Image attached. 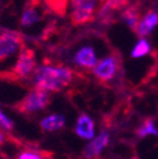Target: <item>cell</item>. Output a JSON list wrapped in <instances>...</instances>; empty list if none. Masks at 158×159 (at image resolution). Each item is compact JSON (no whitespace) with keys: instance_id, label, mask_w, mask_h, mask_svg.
<instances>
[{"instance_id":"obj_19","label":"cell","mask_w":158,"mask_h":159,"mask_svg":"<svg viewBox=\"0 0 158 159\" xmlns=\"http://www.w3.org/2000/svg\"><path fill=\"white\" fill-rule=\"evenodd\" d=\"M132 159H138V158H132Z\"/></svg>"},{"instance_id":"obj_14","label":"cell","mask_w":158,"mask_h":159,"mask_svg":"<svg viewBox=\"0 0 158 159\" xmlns=\"http://www.w3.org/2000/svg\"><path fill=\"white\" fill-rule=\"evenodd\" d=\"M137 135L141 139H144L147 136H158V128L156 125V121L153 117H148L142 123V125L137 129Z\"/></svg>"},{"instance_id":"obj_1","label":"cell","mask_w":158,"mask_h":159,"mask_svg":"<svg viewBox=\"0 0 158 159\" xmlns=\"http://www.w3.org/2000/svg\"><path fill=\"white\" fill-rule=\"evenodd\" d=\"M73 80V72L71 68L63 65L44 62L39 65L33 76L32 81L37 90L44 92H58L66 89Z\"/></svg>"},{"instance_id":"obj_2","label":"cell","mask_w":158,"mask_h":159,"mask_svg":"<svg viewBox=\"0 0 158 159\" xmlns=\"http://www.w3.org/2000/svg\"><path fill=\"white\" fill-rule=\"evenodd\" d=\"M70 18L73 24H87L97 14L99 0H68Z\"/></svg>"},{"instance_id":"obj_6","label":"cell","mask_w":158,"mask_h":159,"mask_svg":"<svg viewBox=\"0 0 158 159\" xmlns=\"http://www.w3.org/2000/svg\"><path fill=\"white\" fill-rule=\"evenodd\" d=\"M49 104V95L41 90H32L29 91L23 100L19 104V110L24 114H33L37 111H42Z\"/></svg>"},{"instance_id":"obj_18","label":"cell","mask_w":158,"mask_h":159,"mask_svg":"<svg viewBox=\"0 0 158 159\" xmlns=\"http://www.w3.org/2000/svg\"><path fill=\"white\" fill-rule=\"evenodd\" d=\"M2 142H3V133L0 131V143H2Z\"/></svg>"},{"instance_id":"obj_5","label":"cell","mask_w":158,"mask_h":159,"mask_svg":"<svg viewBox=\"0 0 158 159\" xmlns=\"http://www.w3.org/2000/svg\"><path fill=\"white\" fill-rule=\"evenodd\" d=\"M23 48V41L14 32H0V63L18 56Z\"/></svg>"},{"instance_id":"obj_12","label":"cell","mask_w":158,"mask_h":159,"mask_svg":"<svg viewBox=\"0 0 158 159\" xmlns=\"http://www.w3.org/2000/svg\"><path fill=\"white\" fill-rule=\"evenodd\" d=\"M66 124V119L61 114H51L44 116L41 120V128L44 131H57L61 130Z\"/></svg>"},{"instance_id":"obj_10","label":"cell","mask_w":158,"mask_h":159,"mask_svg":"<svg viewBox=\"0 0 158 159\" xmlns=\"http://www.w3.org/2000/svg\"><path fill=\"white\" fill-rule=\"evenodd\" d=\"M41 19H42L41 8L35 3H28L21 15V25L24 28H30L38 24L41 22Z\"/></svg>"},{"instance_id":"obj_3","label":"cell","mask_w":158,"mask_h":159,"mask_svg":"<svg viewBox=\"0 0 158 159\" xmlns=\"http://www.w3.org/2000/svg\"><path fill=\"white\" fill-rule=\"evenodd\" d=\"M95 78L100 82H110L120 71V58L118 54H109L99 59L91 70Z\"/></svg>"},{"instance_id":"obj_9","label":"cell","mask_w":158,"mask_h":159,"mask_svg":"<svg viewBox=\"0 0 158 159\" xmlns=\"http://www.w3.org/2000/svg\"><path fill=\"white\" fill-rule=\"evenodd\" d=\"M75 131L81 139L92 140L95 138V123H94V120L86 114L80 115L77 119V121H76Z\"/></svg>"},{"instance_id":"obj_7","label":"cell","mask_w":158,"mask_h":159,"mask_svg":"<svg viewBox=\"0 0 158 159\" xmlns=\"http://www.w3.org/2000/svg\"><path fill=\"white\" fill-rule=\"evenodd\" d=\"M99 61L96 49L90 44H84L80 48H77L72 56V62L76 67L89 71L92 70Z\"/></svg>"},{"instance_id":"obj_17","label":"cell","mask_w":158,"mask_h":159,"mask_svg":"<svg viewBox=\"0 0 158 159\" xmlns=\"http://www.w3.org/2000/svg\"><path fill=\"white\" fill-rule=\"evenodd\" d=\"M18 159H42V158L33 152H23L18 157Z\"/></svg>"},{"instance_id":"obj_11","label":"cell","mask_w":158,"mask_h":159,"mask_svg":"<svg viewBox=\"0 0 158 159\" xmlns=\"http://www.w3.org/2000/svg\"><path fill=\"white\" fill-rule=\"evenodd\" d=\"M158 25V13L151 10L148 11L142 19L139 24H138L137 29H135V33L139 35L141 38H144L146 35H148Z\"/></svg>"},{"instance_id":"obj_8","label":"cell","mask_w":158,"mask_h":159,"mask_svg":"<svg viewBox=\"0 0 158 159\" xmlns=\"http://www.w3.org/2000/svg\"><path fill=\"white\" fill-rule=\"evenodd\" d=\"M110 140V135L108 131H101L97 136H95L92 140L84 148V158L85 159H95L100 155V153L108 147Z\"/></svg>"},{"instance_id":"obj_13","label":"cell","mask_w":158,"mask_h":159,"mask_svg":"<svg viewBox=\"0 0 158 159\" xmlns=\"http://www.w3.org/2000/svg\"><path fill=\"white\" fill-rule=\"evenodd\" d=\"M122 19H123L124 23H125L130 29H133V30L135 32V29H137V27H138V24H139V22H141L142 18H141V14H139V11H138L137 8L129 7V8H127V9L123 10V13H122Z\"/></svg>"},{"instance_id":"obj_4","label":"cell","mask_w":158,"mask_h":159,"mask_svg":"<svg viewBox=\"0 0 158 159\" xmlns=\"http://www.w3.org/2000/svg\"><path fill=\"white\" fill-rule=\"evenodd\" d=\"M37 67L38 65L35 53L30 48L23 47L22 51L15 57V62L13 65L12 72L18 78H28L33 76Z\"/></svg>"},{"instance_id":"obj_15","label":"cell","mask_w":158,"mask_h":159,"mask_svg":"<svg viewBox=\"0 0 158 159\" xmlns=\"http://www.w3.org/2000/svg\"><path fill=\"white\" fill-rule=\"evenodd\" d=\"M151 51V46L148 43L147 39L144 38H141L139 41H138V43L134 46L133 51H132V57L133 58H141V57H144L149 53Z\"/></svg>"},{"instance_id":"obj_16","label":"cell","mask_w":158,"mask_h":159,"mask_svg":"<svg viewBox=\"0 0 158 159\" xmlns=\"http://www.w3.org/2000/svg\"><path fill=\"white\" fill-rule=\"evenodd\" d=\"M0 126L4 128L5 130H12L13 129V121H12V119L8 117L2 109H0Z\"/></svg>"}]
</instances>
